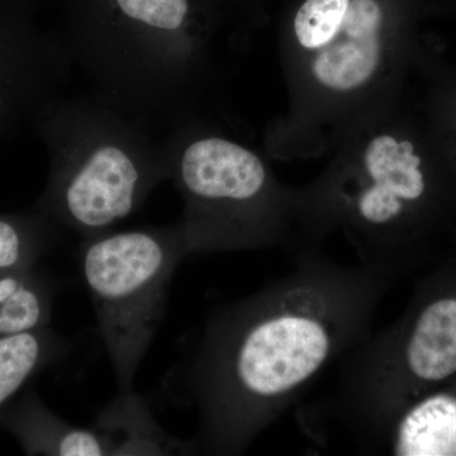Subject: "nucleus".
I'll use <instances>...</instances> for the list:
<instances>
[{
  "instance_id": "obj_1",
  "label": "nucleus",
  "mask_w": 456,
  "mask_h": 456,
  "mask_svg": "<svg viewBox=\"0 0 456 456\" xmlns=\"http://www.w3.org/2000/svg\"><path fill=\"white\" fill-rule=\"evenodd\" d=\"M422 45L412 20L384 0H305L278 41L288 106L266 126V154H332L404 94Z\"/></svg>"
},
{
  "instance_id": "obj_2",
  "label": "nucleus",
  "mask_w": 456,
  "mask_h": 456,
  "mask_svg": "<svg viewBox=\"0 0 456 456\" xmlns=\"http://www.w3.org/2000/svg\"><path fill=\"white\" fill-rule=\"evenodd\" d=\"M320 294L297 288L231 305L207 326L187 371L215 452L244 448L285 395L321 370L338 340Z\"/></svg>"
},
{
  "instance_id": "obj_3",
  "label": "nucleus",
  "mask_w": 456,
  "mask_h": 456,
  "mask_svg": "<svg viewBox=\"0 0 456 456\" xmlns=\"http://www.w3.org/2000/svg\"><path fill=\"white\" fill-rule=\"evenodd\" d=\"M77 3L60 37L92 93L147 125L200 117L220 77V41L193 0Z\"/></svg>"
},
{
  "instance_id": "obj_4",
  "label": "nucleus",
  "mask_w": 456,
  "mask_h": 456,
  "mask_svg": "<svg viewBox=\"0 0 456 456\" xmlns=\"http://www.w3.org/2000/svg\"><path fill=\"white\" fill-rule=\"evenodd\" d=\"M452 171L419 98L397 102L351 131L301 191L302 231L341 227L364 251L388 248L430 211Z\"/></svg>"
},
{
  "instance_id": "obj_5",
  "label": "nucleus",
  "mask_w": 456,
  "mask_h": 456,
  "mask_svg": "<svg viewBox=\"0 0 456 456\" xmlns=\"http://www.w3.org/2000/svg\"><path fill=\"white\" fill-rule=\"evenodd\" d=\"M32 125L49 159L33 211L83 239L112 231L169 180L165 141L94 93L60 95Z\"/></svg>"
},
{
  "instance_id": "obj_6",
  "label": "nucleus",
  "mask_w": 456,
  "mask_h": 456,
  "mask_svg": "<svg viewBox=\"0 0 456 456\" xmlns=\"http://www.w3.org/2000/svg\"><path fill=\"white\" fill-rule=\"evenodd\" d=\"M164 141L169 180L184 202L178 224L189 254L257 248L301 227V191L279 183L253 147L200 117Z\"/></svg>"
},
{
  "instance_id": "obj_7",
  "label": "nucleus",
  "mask_w": 456,
  "mask_h": 456,
  "mask_svg": "<svg viewBox=\"0 0 456 456\" xmlns=\"http://www.w3.org/2000/svg\"><path fill=\"white\" fill-rule=\"evenodd\" d=\"M189 255L178 222L84 239L80 272L118 392L134 377L163 322L174 273Z\"/></svg>"
},
{
  "instance_id": "obj_8",
  "label": "nucleus",
  "mask_w": 456,
  "mask_h": 456,
  "mask_svg": "<svg viewBox=\"0 0 456 456\" xmlns=\"http://www.w3.org/2000/svg\"><path fill=\"white\" fill-rule=\"evenodd\" d=\"M73 68L61 37L37 25L25 0H0V142L61 95Z\"/></svg>"
},
{
  "instance_id": "obj_9",
  "label": "nucleus",
  "mask_w": 456,
  "mask_h": 456,
  "mask_svg": "<svg viewBox=\"0 0 456 456\" xmlns=\"http://www.w3.org/2000/svg\"><path fill=\"white\" fill-rule=\"evenodd\" d=\"M0 430L11 434L27 455H110L103 435L93 428H77L60 419L27 387L0 417Z\"/></svg>"
},
{
  "instance_id": "obj_10",
  "label": "nucleus",
  "mask_w": 456,
  "mask_h": 456,
  "mask_svg": "<svg viewBox=\"0 0 456 456\" xmlns=\"http://www.w3.org/2000/svg\"><path fill=\"white\" fill-rule=\"evenodd\" d=\"M94 428L108 445L110 456L184 455L191 445L171 436L147 407L145 399L134 391L118 395L99 411Z\"/></svg>"
},
{
  "instance_id": "obj_11",
  "label": "nucleus",
  "mask_w": 456,
  "mask_h": 456,
  "mask_svg": "<svg viewBox=\"0 0 456 456\" xmlns=\"http://www.w3.org/2000/svg\"><path fill=\"white\" fill-rule=\"evenodd\" d=\"M408 370L428 382H439L456 373V299L431 303L419 314L408 338Z\"/></svg>"
},
{
  "instance_id": "obj_12",
  "label": "nucleus",
  "mask_w": 456,
  "mask_h": 456,
  "mask_svg": "<svg viewBox=\"0 0 456 456\" xmlns=\"http://www.w3.org/2000/svg\"><path fill=\"white\" fill-rule=\"evenodd\" d=\"M69 346L50 326L0 338V417L42 370L68 353Z\"/></svg>"
},
{
  "instance_id": "obj_13",
  "label": "nucleus",
  "mask_w": 456,
  "mask_h": 456,
  "mask_svg": "<svg viewBox=\"0 0 456 456\" xmlns=\"http://www.w3.org/2000/svg\"><path fill=\"white\" fill-rule=\"evenodd\" d=\"M59 284L38 268L0 278V338L50 326Z\"/></svg>"
},
{
  "instance_id": "obj_14",
  "label": "nucleus",
  "mask_w": 456,
  "mask_h": 456,
  "mask_svg": "<svg viewBox=\"0 0 456 456\" xmlns=\"http://www.w3.org/2000/svg\"><path fill=\"white\" fill-rule=\"evenodd\" d=\"M393 452L402 456L456 455V398L437 395L402 417Z\"/></svg>"
},
{
  "instance_id": "obj_15",
  "label": "nucleus",
  "mask_w": 456,
  "mask_h": 456,
  "mask_svg": "<svg viewBox=\"0 0 456 456\" xmlns=\"http://www.w3.org/2000/svg\"><path fill=\"white\" fill-rule=\"evenodd\" d=\"M422 84V107L436 131L456 180V65L448 64L424 41L415 66Z\"/></svg>"
},
{
  "instance_id": "obj_16",
  "label": "nucleus",
  "mask_w": 456,
  "mask_h": 456,
  "mask_svg": "<svg viewBox=\"0 0 456 456\" xmlns=\"http://www.w3.org/2000/svg\"><path fill=\"white\" fill-rule=\"evenodd\" d=\"M57 224L41 213H0V278L38 265L57 233Z\"/></svg>"
}]
</instances>
